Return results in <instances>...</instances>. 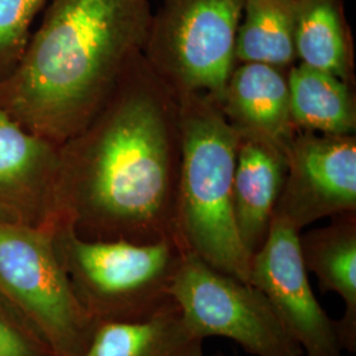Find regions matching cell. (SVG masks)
<instances>
[{"label":"cell","instance_id":"cell-13","mask_svg":"<svg viewBox=\"0 0 356 356\" xmlns=\"http://www.w3.org/2000/svg\"><path fill=\"white\" fill-rule=\"evenodd\" d=\"M302 263L322 293H337L344 302L338 331L344 351L356 353V211L332 216L330 225L300 234Z\"/></svg>","mask_w":356,"mask_h":356},{"label":"cell","instance_id":"cell-19","mask_svg":"<svg viewBox=\"0 0 356 356\" xmlns=\"http://www.w3.org/2000/svg\"><path fill=\"white\" fill-rule=\"evenodd\" d=\"M0 356H54L47 343L1 296Z\"/></svg>","mask_w":356,"mask_h":356},{"label":"cell","instance_id":"cell-5","mask_svg":"<svg viewBox=\"0 0 356 356\" xmlns=\"http://www.w3.org/2000/svg\"><path fill=\"white\" fill-rule=\"evenodd\" d=\"M247 0H161L143 56L178 99L220 102L236 66L235 42Z\"/></svg>","mask_w":356,"mask_h":356},{"label":"cell","instance_id":"cell-2","mask_svg":"<svg viewBox=\"0 0 356 356\" xmlns=\"http://www.w3.org/2000/svg\"><path fill=\"white\" fill-rule=\"evenodd\" d=\"M152 20L148 0H51L13 73L0 108L56 144L99 111L140 56Z\"/></svg>","mask_w":356,"mask_h":356},{"label":"cell","instance_id":"cell-12","mask_svg":"<svg viewBox=\"0 0 356 356\" xmlns=\"http://www.w3.org/2000/svg\"><path fill=\"white\" fill-rule=\"evenodd\" d=\"M286 173V153L268 141L239 135L232 186L236 229L250 256L267 239Z\"/></svg>","mask_w":356,"mask_h":356},{"label":"cell","instance_id":"cell-9","mask_svg":"<svg viewBox=\"0 0 356 356\" xmlns=\"http://www.w3.org/2000/svg\"><path fill=\"white\" fill-rule=\"evenodd\" d=\"M250 282L267 296L306 356H343L338 321L323 310L309 282L298 229L272 219L266 242L251 256Z\"/></svg>","mask_w":356,"mask_h":356},{"label":"cell","instance_id":"cell-15","mask_svg":"<svg viewBox=\"0 0 356 356\" xmlns=\"http://www.w3.org/2000/svg\"><path fill=\"white\" fill-rule=\"evenodd\" d=\"M293 124L323 135H355V98L348 82L304 64L288 69Z\"/></svg>","mask_w":356,"mask_h":356},{"label":"cell","instance_id":"cell-17","mask_svg":"<svg viewBox=\"0 0 356 356\" xmlns=\"http://www.w3.org/2000/svg\"><path fill=\"white\" fill-rule=\"evenodd\" d=\"M296 0H247L236 33V63L289 69L294 48Z\"/></svg>","mask_w":356,"mask_h":356},{"label":"cell","instance_id":"cell-20","mask_svg":"<svg viewBox=\"0 0 356 356\" xmlns=\"http://www.w3.org/2000/svg\"><path fill=\"white\" fill-rule=\"evenodd\" d=\"M211 356H226L222 351H216V354H213Z\"/></svg>","mask_w":356,"mask_h":356},{"label":"cell","instance_id":"cell-3","mask_svg":"<svg viewBox=\"0 0 356 356\" xmlns=\"http://www.w3.org/2000/svg\"><path fill=\"white\" fill-rule=\"evenodd\" d=\"M179 107L182 242L211 267L250 282L251 256L241 241L232 204L239 134L211 97L182 98Z\"/></svg>","mask_w":356,"mask_h":356},{"label":"cell","instance_id":"cell-10","mask_svg":"<svg viewBox=\"0 0 356 356\" xmlns=\"http://www.w3.org/2000/svg\"><path fill=\"white\" fill-rule=\"evenodd\" d=\"M60 145L26 131L0 108V222L57 227Z\"/></svg>","mask_w":356,"mask_h":356},{"label":"cell","instance_id":"cell-4","mask_svg":"<svg viewBox=\"0 0 356 356\" xmlns=\"http://www.w3.org/2000/svg\"><path fill=\"white\" fill-rule=\"evenodd\" d=\"M57 256L91 318L138 322L172 305V282L188 251L175 242L85 241L67 226L53 229Z\"/></svg>","mask_w":356,"mask_h":356},{"label":"cell","instance_id":"cell-1","mask_svg":"<svg viewBox=\"0 0 356 356\" xmlns=\"http://www.w3.org/2000/svg\"><path fill=\"white\" fill-rule=\"evenodd\" d=\"M181 107L143 53L99 111L60 144L57 226L85 241L175 242ZM188 251V250H186Z\"/></svg>","mask_w":356,"mask_h":356},{"label":"cell","instance_id":"cell-8","mask_svg":"<svg viewBox=\"0 0 356 356\" xmlns=\"http://www.w3.org/2000/svg\"><path fill=\"white\" fill-rule=\"evenodd\" d=\"M356 211L355 135L297 131L273 218L294 229Z\"/></svg>","mask_w":356,"mask_h":356},{"label":"cell","instance_id":"cell-16","mask_svg":"<svg viewBox=\"0 0 356 356\" xmlns=\"http://www.w3.org/2000/svg\"><path fill=\"white\" fill-rule=\"evenodd\" d=\"M294 48L300 64L350 81L353 51L341 0H296Z\"/></svg>","mask_w":356,"mask_h":356},{"label":"cell","instance_id":"cell-18","mask_svg":"<svg viewBox=\"0 0 356 356\" xmlns=\"http://www.w3.org/2000/svg\"><path fill=\"white\" fill-rule=\"evenodd\" d=\"M49 0H0V81L19 64L29 41V28Z\"/></svg>","mask_w":356,"mask_h":356},{"label":"cell","instance_id":"cell-6","mask_svg":"<svg viewBox=\"0 0 356 356\" xmlns=\"http://www.w3.org/2000/svg\"><path fill=\"white\" fill-rule=\"evenodd\" d=\"M0 296L54 356H83L97 322L76 298L53 231L0 222Z\"/></svg>","mask_w":356,"mask_h":356},{"label":"cell","instance_id":"cell-7","mask_svg":"<svg viewBox=\"0 0 356 356\" xmlns=\"http://www.w3.org/2000/svg\"><path fill=\"white\" fill-rule=\"evenodd\" d=\"M170 296L189 330L204 341L227 338L254 356H304L261 289L193 252L184 254Z\"/></svg>","mask_w":356,"mask_h":356},{"label":"cell","instance_id":"cell-11","mask_svg":"<svg viewBox=\"0 0 356 356\" xmlns=\"http://www.w3.org/2000/svg\"><path fill=\"white\" fill-rule=\"evenodd\" d=\"M219 106L241 136L268 141L285 153L298 131L291 115L288 69L254 63L235 66Z\"/></svg>","mask_w":356,"mask_h":356},{"label":"cell","instance_id":"cell-14","mask_svg":"<svg viewBox=\"0 0 356 356\" xmlns=\"http://www.w3.org/2000/svg\"><path fill=\"white\" fill-rule=\"evenodd\" d=\"M83 356H204L173 302L151 318L98 323Z\"/></svg>","mask_w":356,"mask_h":356}]
</instances>
